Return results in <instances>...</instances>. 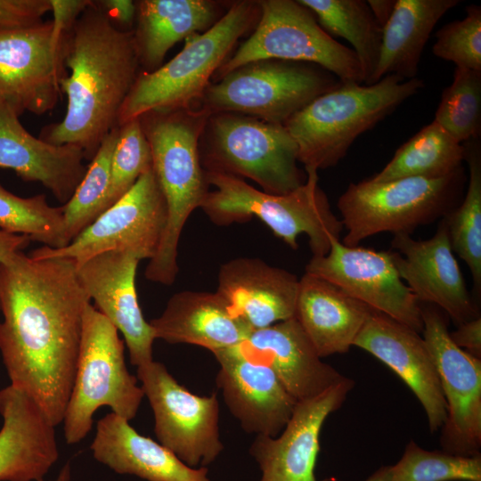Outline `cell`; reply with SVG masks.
I'll use <instances>...</instances> for the list:
<instances>
[{"label":"cell","mask_w":481,"mask_h":481,"mask_svg":"<svg viewBox=\"0 0 481 481\" xmlns=\"http://www.w3.org/2000/svg\"><path fill=\"white\" fill-rule=\"evenodd\" d=\"M459 0H395L394 12L383 28L378 66L369 85L394 74L416 77L426 44L439 20Z\"/></svg>","instance_id":"cell-30"},{"label":"cell","mask_w":481,"mask_h":481,"mask_svg":"<svg viewBox=\"0 0 481 481\" xmlns=\"http://www.w3.org/2000/svg\"><path fill=\"white\" fill-rule=\"evenodd\" d=\"M149 322L156 339L195 345L211 353L239 346L252 331L216 291L175 293L162 314Z\"/></svg>","instance_id":"cell-27"},{"label":"cell","mask_w":481,"mask_h":481,"mask_svg":"<svg viewBox=\"0 0 481 481\" xmlns=\"http://www.w3.org/2000/svg\"><path fill=\"white\" fill-rule=\"evenodd\" d=\"M237 346L248 357L268 365L298 402L314 397L346 378L322 361L295 316L253 330Z\"/></svg>","instance_id":"cell-24"},{"label":"cell","mask_w":481,"mask_h":481,"mask_svg":"<svg viewBox=\"0 0 481 481\" xmlns=\"http://www.w3.org/2000/svg\"><path fill=\"white\" fill-rule=\"evenodd\" d=\"M389 466H382L373 472L364 481H386L388 476Z\"/></svg>","instance_id":"cell-47"},{"label":"cell","mask_w":481,"mask_h":481,"mask_svg":"<svg viewBox=\"0 0 481 481\" xmlns=\"http://www.w3.org/2000/svg\"><path fill=\"white\" fill-rule=\"evenodd\" d=\"M53 12V32L56 41L62 42L83 11L90 5L88 0H49Z\"/></svg>","instance_id":"cell-41"},{"label":"cell","mask_w":481,"mask_h":481,"mask_svg":"<svg viewBox=\"0 0 481 481\" xmlns=\"http://www.w3.org/2000/svg\"><path fill=\"white\" fill-rule=\"evenodd\" d=\"M464 160L468 163L469 179L461 205L444 217L452 249L465 261L476 291L481 289V143L480 138L466 141Z\"/></svg>","instance_id":"cell-33"},{"label":"cell","mask_w":481,"mask_h":481,"mask_svg":"<svg viewBox=\"0 0 481 481\" xmlns=\"http://www.w3.org/2000/svg\"><path fill=\"white\" fill-rule=\"evenodd\" d=\"M433 121L460 143L480 138L481 71L455 68Z\"/></svg>","instance_id":"cell-36"},{"label":"cell","mask_w":481,"mask_h":481,"mask_svg":"<svg viewBox=\"0 0 481 481\" xmlns=\"http://www.w3.org/2000/svg\"><path fill=\"white\" fill-rule=\"evenodd\" d=\"M118 129V126L112 129L101 143L73 195L61 206L69 243L102 213Z\"/></svg>","instance_id":"cell-35"},{"label":"cell","mask_w":481,"mask_h":481,"mask_svg":"<svg viewBox=\"0 0 481 481\" xmlns=\"http://www.w3.org/2000/svg\"><path fill=\"white\" fill-rule=\"evenodd\" d=\"M386 481H481V456L428 451L410 441Z\"/></svg>","instance_id":"cell-37"},{"label":"cell","mask_w":481,"mask_h":481,"mask_svg":"<svg viewBox=\"0 0 481 481\" xmlns=\"http://www.w3.org/2000/svg\"><path fill=\"white\" fill-rule=\"evenodd\" d=\"M30 241V238L27 235L0 230V264L12 255L21 252L29 245Z\"/></svg>","instance_id":"cell-44"},{"label":"cell","mask_w":481,"mask_h":481,"mask_svg":"<svg viewBox=\"0 0 481 481\" xmlns=\"http://www.w3.org/2000/svg\"><path fill=\"white\" fill-rule=\"evenodd\" d=\"M367 4L379 25L385 27L395 5V0H369Z\"/></svg>","instance_id":"cell-45"},{"label":"cell","mask_w":481,"mask_h":481,"mask_svg":"<svg viewBox=\"0 0 481 481\" xmlns=\"http://www.w3.org/2000/svg\"><path fill=\"white\" fill-rule=\"evenodd\" d=\"M466 17L445 24L436 34L435 56L456 68L481 71V7L469 4Z\"/></svg>","instance_id":"cell-39"},{"label":"cell","mask_w":481,"mask_h":481,"mask_svg":"<svg viewBox=\"0 0 481 481\" xmlns=\"http://www.w3.org/2000/svg\"><path fill=\"white\" fill-rule=\"evenodd\" d=\"M449 334L456 346L481 359L480 316L459 324L457 330Z\"/></svg>","instance_id":"cell-42"},{"label":"cell","mask_w":481,"mask_h":481,"mask_svg":"<svg viewBox=\"0 0 481 481\" xmlns=\"http://www.w3.org/2000/svg\"><path fill=\"white\" fill-rule=\"evenodd\" d=\"M461 167L441 178L404 177L352 183L338 201L346 232L342 243L355 247L377 233L411 234L444 217L455 206L462 185Z\"/></svg>","instance_id":"cell-9"},{"label":"cell","mask_w":481,"mask_h":481,"mask_svg":"<svg viewBox=\"0 0 481 481\" xmlns=\"http://www.w3.org/2000/svg\"><path fill=\"white\" fill-rule=\"evenodd\" d=\"M66 75L63 41L55 40L52 20L0 28V100L19 116L53 109Z\"/></svg>","instance_id":"cell-15"},{"label":"cell","mask_w":481,"mask_h":481,"mask_svg":"<svg viewBox=\"0 0 481 481\" xmlns=\"http://www.w3.org/2000/svg\"><path fill=\"white\" fill-rule=\"evenodd\" d=\"M421 307L423 339L438 374L446 403L441 428L442 450L457 455H480L481 359L456 346L446 321L433 305Z\"/></svg>","instance_id":"cell-14"},{"label":"cell","mask_w":481,"mask_h":481,"mask_svg":"<svg viewBox=\"0 0 481 481\" xmlns=\"http://www.w3.org/2000/svg\"><path fill=\"white\" fill-rule=\"evenodd\" d=\"M136 372L153 412L159 443L187 466L208 468L224 449L216 393L192 394L154 360L137 366Z\"/></svg>","instance_id":"cell-12"},{"label":"cell","mask_w":481,"mask_h":481,"mask_svg":"<svg viewBox=\"0 0 481 481\" xmlns=\"http://www.w3.org/2000/svg\"><path fill=\"white\" fill-rule=\"evenodd\" d=\"M391 244L396 250L392 257L399 276L420 303L438 306L457 325L478 317L444 219L428 240L397 233Z\"/></svg>","instance_id":"cell-19"},{"label":"cell","mask_w":481,"mask_h":481,"mask_svg":"<svg viewBox=\"0 0 481 481\" xmlns=\"http://www.w3.org/2000/svg\"><path fill=\"white\" fill-rule=\"evenodd\" d=\"M63 63L70 70L60 82L66 113L61 122L45 126L40 138L75 145L91 160L118 126L119 110L139 75L134 33L118 29L92 1L64 36Z\"/></svg>","instance_id":"cell-2"},{"label":"cell","mask_w":481,"mask_h":481,"mask_svg":"<svg viewBox=\"0 0 481 481\" xmlns=\"http://www.w3.org/2000/svg\"><path fill=\"white\" fill-rule=\"evenodd\" d=\"M305 170L306 182L286 194L268 193L242 178L205 171L208 183L215 189L208 192L200 208L218 225L256 216L293 249L298 248V237L306 234L313 257L324 256L331 241L340 240L344 227L319 185L318 171Z\"/></svg>","instance_id":"cell-5"},{"label":"cell","mask_w":481,"mask_h":481,"mask_svg":"<svg viewBox=\"0 0 481 481\" xmlns=\"http://www.w3.org/2000/svg\"><path fill=\"white\" fill-rule=\"evenodd\" d=\"M209 116L200 108L192 106L152 110L138 118L167 209L159 247L144 272L145 278L152 282H175L179 270L177 249L182 230L209 192L199 151L200 139Z\"/></svg>","instance_id":"cell-3"},{"label":"cell","mask_w":481,"mask_h":481,"mask_svg":"<svg viewBox=\"0 0 481 481\" xmlns=\"http://www.w3.org/2000/svg\"><path fill=\"white\" fill-rule=\"evenodd\" d=\"M340 82L315 64L257 61L233 69L216 83H210L199 101V108L210 115L232 112L284 124Z\"/></svg>","instance_id":"cell-10"},{"label":"cell","mask_w":481,"mask_h":481,"mask_svg":"<svg viewBox=\"0 0 481 481\" xmlns=\"http://www.w3.org/2000/svg\"><path fill=\"white\" fill-rule=\"evenodd\" d=\"M216 381L224 402L240 428L256 436H276L298 401L265 363L248 357L237 346L213 352Z\"/></svg>","instance_id":"cell-18"},{"label":"cell","mask_w":481,"mask_h":481,"mask_svg":"<svg viewBox=\"0 0 481 481\" xmlns=\"http://www.w3.org/2000/svg\"><path fill=\"white\" fill-rule=\"evenodd\" d=\"M464 147L435 121L399 147L391 160L370 178L385 182L404 177L441 178L461 167Z\"/></svg>","instance_id":"cell-32"},{"label":"cell","mask_w":481,"mask_h":481,"mask_svg":"<svg viewBox=\"0 0 481 481\" xmlns=\"http://www.w3.org/2000/svg\"><path fill=\"white\" fill-rule=\"evenodd\" d=\"M0 481L45 479L59 458L55 426L11 385L0 390Z\"/></svg>","instance_id":"cell-23"},{"label":"cell","mask_w":481,"mask_h":481,"mask_svg":"<svg viewBox=\"0 0 481 481\" xmlns=\"http://www.w3.org/2000/svg\"><path fill=\"white\" fill-rule=\"evenodd\" d=\"M371 311L326 280L299 279L295 317L321 358L346 353Z\"/></svg>","instance_id":"cell-28"},{"label":"cell","mask_w":481,"mask_h":481,"mask_svg":"<svg viewBox=\"0 0 481 481\" xmlns=\"http://www.w3.org/2000/svg\"><path fill=\"white\" fill-rule=\"evenodd\" d=\"M41 481H72V469L70 461L65 462V464L60 469L56 477L53 480L43 479Z\"/></svg>","instance_id":"cell-46"},{"label":"cell","mask_w":481,"mask_h":481,"mask_svg":"<svg viewBox=\"0 0 481 481\" xmlns=\"http://www.w3.org/2000/svg\"><path fill=\"white\" fill-rule=\"evenodd\" d=\"M19 117L0 100V168L13 170L25 182L41 183L64 205L86 174L84 151L32 135Z\"/></svg>","instance_id":"cell-22"},{"label":"cell","mask_w":481,"mask_h":481,"mask_svg":"<svg viewBox=\"0 0 481 481\" xmlns=\"http://www.w3.org/2000/svg\"><path fill=\"white\" fill-rule=\"evenodd\" d=\"M354 387L355 381L346 377L322 394L298 402L278 436H256L249 452L259 467L258 481H317L314 470L323 423Z\"/></svg>","instance_id":"cell-17"},{"label":"cell","mask_w":481,"mask_h":481,"mask_svg":"<svg viewBox=\"0 0 481 481\" xmlns=\"http://www.w3.org/2000/svg\"><path fill=\"white\" fill-rule=\"evenodd\" d=\"M167 209L152 167L116 203L103 211L68 245L34 249L35 258L65 257L77 265L108 251L151 259L159 247Z\"/></svg>","instance_id":"cell-13"},{"label":"cell","mask_w":481,"mask_h":481,"mask_svg":"<svg viewBox=\"0 0 481 481\" xmlns=\"http://www.w3.org/2000/svg\"><path fill=\"white\" fill-rule=\"evenodd\" d=\"M210 0H142L136 2L134 39L140 65L153 71L177 42L206 31L223 15Z\"/></svg>","instance_id":"cell-29"},{"label":"cell","mask_w":481,"mask_h":481,"mask_svg":"<svg viewBox=\"0 0 481 481\" xmlns=\"http://www.w3.org/2000/svg\"><path fill=\"white\" fill-rule=\"evenodd\" d=\"M298 288L294 273L258 258L239 257L221 265L216 292L253 330L294 317Z\"/></svg>","instance_id":"cell-25"},{"label":"cell","mask_w":481,"mask_h":481,"mask_svg":"<svg viewBox=\"0 0 481 481\" xmlns=\"http://www.w3.org/2000/svg\"><path fill=\"white\" fill-rule=\"evenodd\" d=\"M259 15L258 1L234 2L208 29L185 39L183 48L168 62L139 73L119 110L118 126L149 111L189 108L200 101L211 77Z\"/></svg>","instance_id":"cell-6"},{"label":"cell","mask_w":481,"mask_h":481,"mask_svg":"<svg viewBox=\"0 0 481 481\" xmlns=\"http://www.w3.org/2000/svg\"><path fill=\"white\" fill-rule=\"evenodd\" d=\"M93 457L115 473L146 481H210L207 467L191 468L170 450L138 433L113 412L101 418L90 445Z\"/></svg>","instance_id":"cell-26"},{"label":"cell","mask_w":481,"mask_h":481,"mask_svg":"<svg viewBox=\"0 0 481 481\" xmlns=\"http://www.w3.org/2000/svg\"><path fill=\"white\" fill-rule=\"evenodd\" d=\"M314 15L330 35L340 37L353 47L369 85L378 66L382 28L364 0H298Z\"/></svg>","instance_id":"cell-31"},{"label":"cell","mask_w":481,"mask_h":481,"mask_svg":"<svg viewBox=\"0 0 481 481\" xmlns=\"http://www.w3.org/2000/svg\"><path fill=\"white\" fill-rule=\"evenodd\" d=\"M424 86L390 74L371 85L340 82L284 122L305 168L337 165L352 143Z\"/></svg>","instance_id":"cell-4"},{"label":"cell","mask_w":481,"mask_h":481,"mask_svg":"<svg viewBox=\"0 0 481 481\" xmlns=\"http://www.w3.org/2000/svg\"><path fill=\"white\" fill-rule=\"evenodd\" d=\"M124 342L115 326L92 304L83 316L76 372L63 417L66 443L75 444L91 431L101 407L130 421L144 398L136 376L126 367Z\"/></svg>","instance_id":"cell-8"},{"label":"cell","mask_w":481,"mask_h":481,"mask_svg":"<svg viewBox=\"0 0 481 481\" xmlns=\"http://www.w3.org/2000/svg\"><path fill=\"white\" fill-rule=\"evenodd\" d=\"M90 302L69 258L21 251L0 264V353L10 385L55 427L69 402Z\"/></svg>","instance_id":"cell-1"},{"label":"cell","mask_w":481,"mask_h":481,"mask_svg":"<svg viewBox=\"0 0 481 481\" xmlns=\"http://www.w3.org/2000/svg\"><path fill=\"white\" fill-rule=\"evenodd\" d=\"M0 230L27 235L52 249L69 244L61 207L49 205L44 194L24 198L0 183Z\"/></svg>","instance_id":"cell-34"},{"label":"cell","mask_w":481,"mask_h":481,"mask_svg":"<svg viewBox=\"0 0 481 481\" xmlns=\"http://www.w3.org/2000/svg\"><path fill=\"white\" fill-rule=\"evenodd\" d=\"M199 151L206 172L249 178L268 193H289L306 179L298 167V146L284 125L252 116L211 114Z\"/></svg>","instance_id":"cell-7"},{"label":"cell","mask_w":481,"mask_h":481,"mask_svg":"<svg viewBox=\"0 0 481 481\" xmlns=\"http://www.w3.org/2000/svg\"><path fill=\"white\" fill-rule=\"evenodd\" d=\"M97 3L113 23L130 26L136 18V3L131 0H103Z\"/></svg>","instance_id":"cell-43"},{"label":"cell","mask_w":481,"mask_h":481,"mask_svg":"<svg viewBox=\"0 0 481 481\" xmlns=\"http://www.w3.org/2000/svg\"><path fill=\"white\" fill-rule=\"evenodd\" d=\"M51 11L49 0H0V28H12L41 21Z\"/></svg>","instance_id":"cell-40"},{"label":"cell","mask_w":481,"mask_h":481,"mask_svg":"<svg viewBox=\"0 0 481 481\" xmlns=\"http://www.w3.org/2000/svg\"><path fill=\"white\" fill-rule=\"evenodd\" d=\"M306 273L331 282L372 310L422 333L420 303L400 278L391 251L348 247L333 240L326 255L312 257Z\"/></svg>","instance_id":"cell-16"},{"label":"cell","mask_w":481,"mask_h":481,"mask_svg":"<svg viewBox=\"0 0 481 481\" xmlns=\"http://www.w3.org/2000/svg\"><path fill=\"white\" fill-rule=\"evenodd\" d=\"M140 260L118 251H108L77 265L82 287L94 307L124 337L130 363L140 366L153 361V330L140 307L135 273Z\"/></svg>","instance_id":"cell-20"},{"label":"cell","mask_w":481,"mask_h":481,"mask_svg":"<svg viewBox=\"0 0 481 481\" xmlns=\"http://www.w3.org/2000/svg\"><path fill=\"white\" fill-rule=\"evenodd\" d=\"M0 326H1V321H0Z\"/></svg>","instance_id":"cell-48"},{"label":"cell","mask_w":481,"mask_h":481,"mask_svg":"<svg viewBox=\"0 0 481 481\" xmlns=\"http://www.w3.org/2000/svg\"><path fill=\"white\" fill-rule=\"evenodd\" d=\"M258 4L260 15L253 33L217 69L216 78L250 62L281 60L315 64L341 82L363 83L354 51L330 36L298 0Z\"/></svg>","instance_id":"cell-11"},{"label":"cell","mask_w":481,"mask_h":481,"mask_svg":"<svg viewBox=\"0 0 481 481\" xmlns=\"http://www.w3.org/2000/svg\"><path fill=\"white\" fill-rule=\"evenodd\" d=\"M354 346L388 366L410 387L424 408L430 432L446 419V403L436 365L420 333L372 310Z\"/></svg>","instance_id":"cell-21"},{"label":"cell","mask_w":481,"mask_h":481,"mask_svg":"<svg viewBox=\"0 0 481 481\" xmlns=\"http://www.w3.org/2000/svg\"><path fill=\"white\" fill-rule=\"evenodd\" d=\"M118 127L111 160L110 184L102 213L124 196L138 178L152 167L150 145L140 119H132Z\"/></svg>","instance_id":"cell-38"}]
</instances>
